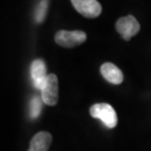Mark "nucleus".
<instances>
[{"instance_id":"1","label":"nucleus","mask_w":151,"mask_h":151,"mask_svg":"<svg viewBox=\"0 0 151 151\" xmlns=\"http://www.w3.org/2000/svg\"><path fill=\"white\" fill-rule=\"evenodd\" d=\"M90 116L99 119L108 129H114L117 126L118 118L116 111L110 104L107 103H97L90 107Z\"/></svg>"},{"instance_id":"2","label":"nucleus","mask_w":151,"mask_h":151,"mask_svg":"<svg viewBox=\"0 0 151 151\" xmlns=\"http://www.w3.org/2000/svg\"><path fill=\"white\" fill-rule=\"evenodd\" d=\"M86 40V34L83 31L61 29L55 35V42L62 47L71 48L83 44Z\"/></svg>"},{"instance_id":"3","label":"nucleus","mask_w":151,"mask_h":151,"mask_svg":"<svg viewBox=\"0 0 151 151\" xmlns=\"http://www.w3.org/2000/svg\"><path fill=\"white\" fill-rule=\"evenodd\" d=\"M116 29L125 40H129L139 32L140 25L134 16L129 15V16L120 18L117 21Z\"/></svg>"},{"instance_id":"4","label":"nucleus","mask_w":151,"mask_h":151,"mask_svg":"<svg viewBox=\"0 0 151 151\" xmlns=\"http://www.w3.org/2000/svg\"><path fill=\"white\" fill-rule=\"evenodd\" d=\"M41 99L43 103L49 106H55L58 102V78L55 74L47 76L45 84L41 89Z\"/></svg>"},{"instance_id":"5","label":"nucleus","mask_w":151,"mask_h":151,"mask_svg":"<svg viewBox=\"0 0 151 151\" xmlns=\"http://www.w3.org/2000/svg\"><path fill=\"white\" fill-rule=\"evenodd\" d=\"M71 3L78 13L88 19L97 18L102 12L100 3L96 0H72Z\"/></svg>"},{"instance_id":"6","label":"nucleus","mask_w":151,"mask_h":151,"mask_svg":"<svg viewBox=\"0 0 151 151\" xmlns=\"http://www.w3.org/2000/svg\"><path fill=\"white\" fill-rule=\"evenodd\" d=\"M47 76L46 66L43 60L35 59V61H32L31 65V77L35 88L38 90L43 88Z\"/></svg>"},{"instance_id":"7","label":"nucleus","mask_w":151,"mask_h":151,"mask_svg":"<svg viewBox=\"0 0 151 151\" xmlns=\"http://www.w3.org/2000/svg\"><path fill=\"white\" fill-rule=\"evenodd\" d=\"M100 73L105 80L113 84H120L123 83L124 76L122 71L112 63H104L100 67Z\"/></svg>"},{"instance_id":"8","label":"nucleus","mask_w":151,"mask_h":151,"mask_svg":"<svg viewBox=\"0 0 151 151\" xmlns=\"http://www.w3.org/2000/svg\"><path fill=\"white\" fill-rule=\"evenodd\" d=\"M52 142V135L47 132H39L32 138L28 151H48Z\"/></svg>"},{"instance_id":"9","label":"nucleus","mask_w":151,"mask_h":151,"mask_svg":"<svg viewBox=\"0 0 151 151\" xmlns=\"http://www.w3.org/2000/svg\"><path fill=\"white\" fill-rule=\"evenodd\" d=\"M48 6H49V1H39L38 4L35 7V22L37 24H41L44 22L45 17L47 15Z\"/></svg>"},{"instance_id":"10","label":"nucleus","mask_w":151,"mask_h":151,"mask_svg":"<svg viewBox=\"0 0 151 151\" xmlns=\"http://www.w3.org/2000/svg\"><path fill=\"white\" fill-rule=\"evenodd\" d=\"M42 99H40L37 96L32 97V99L29 102V117L32 119H37L40 115L42 109Z\"/></svg>"}]
</instances>
